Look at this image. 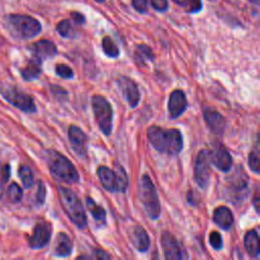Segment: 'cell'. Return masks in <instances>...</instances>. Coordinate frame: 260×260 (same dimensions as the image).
Wrapping results in <instances>:
<instances>
[{"label":"cell","instance_id":"1","mask_svg":"<svg viewBox=\"0 0 260 260\" xmlns=\"http://www.w3.org/2000/svg\"><path fill=\"white\" fill-rule=\"evenodd\" d=\"M147 137L154 149L169 155L179 154L183 149V136L179 129H162L158 126H150Z\"/></svg>","mask_w":260,"mask_h":260},{"label":"cell","instance_id":"2","mask_svg":"<svg viewBox=\"0 0 260 260\" xmlns=\"http://www.w3.org/2000/svg\"><path fill=\"white\" fill-rule=\"evenodd\" d=\"M47 161L51 174L58 180L67 184L78 182L79 174L72 162L60 152L50 149L47 151Z\"/></svg>","mask_w":260,"mask_h":260},{"label":"cell","instance_id":"3","mask_svg":"<svg viewBox=\"0 0 260 260\" xmlns=\"http://www.w3.org/2000/svg\"><path fill=\"white\" fill-rule=\"evenodd\" d=\"M59 198L66 214L70 220L79 229H84L87 225V217L84 207L77 195L68 188H58Z\"/></svg>","mask_w":260,"mask_h":260},{"label":"cell","instance_id":"4","mask_svg":"<svg viewBox=\"0 0 260 260\" xmlns=\"http://www.w3.org/2000/svg\"><path fill=\"white\" fill-rule=\"evenodd\" d=\"M6 27L11 36L18 39H31L41 32V23L25 14H10L6 17Z\"/></svg>","mask_w":260,"mask_h":260},{"label":"cell","instance_id":"5","mask_svg":"<svg viewBox=\"0 0 260 260\" xmlns=\"http://www.w3.org/2000/svg\"><path fill=\"white\" fill-rule=\"evenodd\" d=\"M98 177L103 188L109 192L124 193L129 185V180L126 171L119 164H115V170L100 166L98 168Z\"/></svg>","mask_w":260,"mask_h":260},{"label":"cell","instance_id":"6","mask_svg":"<svg viewBox=\"0 0 260 260\" xmlns=\"http://www.w3.org/2000/svg\"><path fill=\"white\" fill-rule=\"evenodd\" d=\"M139 197L146 214L151 219H157L161 212L156 189L147 174H144L140 181Z\"/></svg>","mask_w":260,"mask_h":260},{"label":"cell","instance_id":"7","mask_svg":"<svg viewBox=\"0 0 260 260\" xmlns=\"http://www.w3.org/2000/svg\"><path fill=\"white\" fill-rule=\"evenodd\" d=\"M92 110L100 130L103 134L110 135L113 129V108L110 102L102 95H94Z\"/></svg>","mask_w":260,"mask_h":260},{"label":"cell","instance_id":"8","mask_svg":"<svg viewBox=\"0 0 260 260\" xmlns=\"http://www.w3.org/2000/svg\"><path fill=\"white\" fill-rule=\"evenodd\" d=\"M0 93L9 104L21 110L22 112L32 114L37 111L34 99L13 86L4 85L0 88Z\"/></svg>","mask_w":260,"mask_h":260},{"label":"cell","instance_id":"9","mask_svg":"<svg viewBox=\"0 0 260 260\" xmlns=\"http://www.w3.org/2000/svg\"><path fill=\"white\" fill-rule=\"evenodd\" d=\"M210 165V150L201 149L196 156L194 167V179L201 189H206L209 184Z\"/></svg>","mask_w":260,"mask_h":260},{"label":"cell","instance_id":"10","mask_svg":"<svg viewBox=\"0 0 260 260\" xmlns=\"http://www.w3.org/2000/svg\"><path fill=\"white\" fill-rule=\"evenodd\" d=\"M68 138L72 149L79 157H85L87 154V136L78 126L71 125L68 129Z\"/></svg>","mask_w":260,"mask_h":260},{"label":"cell","instance_id":"11","mask_svg":"<svg viewBox=\"0 0 260 260\" xmlns=\"http://www.w3.org/2000/svg\"><path fill=\"white\" fill-rule=\"evenodd\" d=\"M52 226L47 221H41L34 228L32 235L29 238V246L32 249H41L45 247L51 239Z\"/></svg>","mask_w":260,"mask_h":260},{"label":"cell","instance_id":"12","mask_svg":"<svg viewBox=\"0 0 260 260\" xmlns=\"http://www.w3.org/2000/svg\"><path fill=\"white\" fill-rule=\"evenodd\" d=\"M161 248L164 250L166 259L179 260V259L186 258V255H184V251L182 250L178 240L170 232H167V231L162 232Z\"/></svg>","mask_w":260,"mask_h":260},{"label":"cell","instance_id":"13","mask_svg":"<svg viewBox=\"0 0 260 260\" xmlns=\"http://www.w3.org/2000/svg\"><path fill=\"white\" fill-rule=\"evenodd\" d=\"M187 99L181 89H175L171 92L168 101V111L171 119H177L187 109Z\"/></svg>","mask_w":260,"mask_h":260},{"label":"cell","instance_id":"14","mask_svg":"<svg viewBox=\"0 0 260 260\" xmlns=\"http://www.w3.org/2000/svg\"><path fill=\"white\" fill-rule=\"evenodd\" d=\"M211 164L221 172H229L232 167V156L222 144H217L210 151Z\"/></svg>","mask_w":260,"mask_h":260},{"label":"cell","instance_id":"15","mask_svg":"<svg viewBox=\"0 0 260 260\" xmlns=\"http://www.w3.org/2000/svg\"><path fill=\"white\" fill-rule=\"evenodd\" d=\"M203 117L206 125L214 134L220 135L224 132L226 121L219 112L211 108H205L203 111Z\"/></svg>","mask_w":260,"mask_h":260},{"label":"cell","instance_id":"16","mask_svg":"<svg viewBox=\"0 0 260 260\" xmlns=\"http://www.w3.org/2000/svg\"><path fill=\"white\" fill-rule=\"evenodd\" d=\"M124 98L127 100L130 107L134 108L137 106L140 100V93L137 84L127 76H121L118 80Z\"/></svg>","mask_w":260,"mask_h":260},{"label":"cell","instance_id":"17","mask_svg":"<svg viewBox=\"0 0 260 260\" xmlns=\"http://www.w3.org/2000/svg\"><path fill=\"white\" fill-rule=\"evenodd\" d=\"M30 51L34 55V58L39 61H43L49 58H53L57 55V47L52 41L49 40H40L34 43L30 47Z\"/></svg>","mask_w":260,"mask_h":260},{"label":"cell","instance_id":"18","mask_svg":"<svg viewBox=\"0 0 260 260\" xmlns=\"http://www.w3.org/2000/svg\"><path fill=\"white\" fill-rule=\"evenodd\" d=\"M130 240L139 252H146L150 246V239L147 232L141 225H135L130 232Z\"/></svg>","mask_w":260,"mask_h":260},{"label":"cell","instance_id":"19","mask_svg":"<svg viewBox=\"0 0 260 260\" xmlns=\"http://www.w3.org/2000/svg\"><path fill=\"white\" fill-rule=\"evenodd\" d=\"M213 221L223 230H229L234 223L232 211L226 206H218L213 212Z\"/></svg>","mask_w":260,"mask_h":260},{"label":"cell","instance_id":"20","mask_svg":"<svg viewBox=\"0 0 260 260\" xmlns=\"http://www.w3.org/2000/svg\"><path fill=\"white\" fill-rule=\"evenodd\" d=\"M72 252V243L70 238L64 234L60 233L57 236L54 247V255L57 257H67Z\"/></svg>","mask_w":260,"mask_h":260},{"label":"cell","instance_id":"21","mask_svg":"<svg viewBox=\"0 0 260 260\" xmlns=\"http://www.w3.org/2000/svg\"><path fill=\"white\" fill-rule=\"evenodd\" d=\"M244 244L248 254L251 257L257 258L259 256V237L256 230H250L246 233Z\"/></svg>","mask_w":260,"mask_h":260},{"label":"cell","instance_id":"22","mask_svg":"<svg viewBox=\"0 0 260 260\" xmlns=\"http://www.w3.org/2000/svg\"><path fill=\"white\" fill-rule=\"evenodd\" d=\"M42 62L39 61L38 59L34 58L28 62V64L21 70V76L24 80L26 81H31L41 75L42 68H41Z\"/></svg>","mask_w":260,"mask_h":260},{"label":"cell","instance_id":"23","mask_svg":"<svg viewBox=\"0 0 260 260\" xmlns=\"http://www.w3.org/2000/svg\"><path fill=\"white\" fill-rule=\"evenodd\" d=\"M230 187L234 191H243L248 184V177L243 170L235 172L230 178Z\"/></svg>","mask_w":260,"mask_h":260},{"label":"cell","instance_id":"24","mask_svg":"<svg viewBox=\"0 0 260 260\" xmlns=\"http://www.w3.org/2000/svg\"><path fill=\"white\" fill-rule=\"evenodd\" d=\"M134 58H135V61L137 64L142 65V64L146 63L147 61H153L154 55L148 46H146L144 44H140L135 49Z\"/></svg>","mask_w":260,"mask_h":260},{"label":"cell","instance_id":"25","mask_svg":"<svg viewBox=\"0 0 260 260\" xmlns=\"http://www.w3.org/2000/svg\"><path fill=\"white\" fill-rule=\"evenodd\" d=\"M85 201H86V206L89 209L93 218L98 221H105V219H106V210L101 205H99L91 197L87 196L85 198Z\"/></svg>","mask_w":260,"mask_h":260},{"label":"cell","instance_id":"26","mask_svg":"<svg viewBox=\"0 0 260 260\" xmlns=\"http://www.w3.org/2000/svg\"><path fill=\"white\" fill-rule=\"evenodd\" d=\"M102 48L106 56L110 58H117L120 55V51L118 46L115 44L112 38L110 37H104L102 41Z\"/></svg>","mask_w":260,"mask_h":260},{"label":"cell","instance_id":"27","mask_svg":"<svg viewBox=\"0 0 260 260\" xmlns=\"http://www.w3.org/2000/svg\"><path fill=\"white\" fill-rule=\"evenodd\" d=\"M18 174H19V177H20L23 187L26 189L30 188L34 184V174H32L31 169L26 165H21L19 168Z\"/></svg>","mask_w":260,"mask_h":260},{"label":"cell","instance_id":"28","mask_svg":"<svg viewBox=\"0 0 260 260\" xmlns=\"http://www.w3.org/2000/svg\"><path fill=\"white\" fill-rule=\"evenodd\" d=\"M175 3L184 6L188 13H197L202 9L201 0H173Z\"/></svg>","mask_w":260,"mask_h":260},{"label":"cell","instance_id":"29","mask_svg":"<svg viewBox=\"0 0 260 260\" xmlns=\"http://www.w3.org/2000/svg\"><path fill=\"white\" fill-rule=\"evenodd\" d=\"M56 29L59 32V35H61L63 38H73V37H75V30H74L70 20H68V19H64V20L60 21L57 24Z\"/></svg>","mask_w":260,"mask_h":260},{"label":"cell","instance_id":"30","mask_svg":"<svg viewBox=\"0 0 260 260\" xmlns=\"http://www.w3.org/2000/svg\"><path fill=\"white\" fill-rule=\"evenodd\" d=\"M7 196L8 199L12 202V203H17L21 200L22 198V190L21 188L16 184V183H12L7 190Z\"/></svg>","mask_w":260,"mask_h":260},{"label":"cell","instance_id":"31","mask_svg":"<svg viewBox=\"0 0 260 260\" xmlns=\"http://www.w3.org/2000/svg\"><path fill=\"white\" fill-rule=\"evenodd\" d=\"M248 164L250 169L258 174L260 171V159H259V150H258V146L255 147L254 150H252L249 154V158H248Z\"/></svg>","mask_w":260,"mask_h":260},{"label":"cell","instance_id":"32","mask_svg":"<svg viewBox=\"0 0 260 260\" xmlns=\"http://www.w3.org/2000/svg\"><path fill=\"white\" fill-rule=\"evenodd\" d=\"M10 175V167L7 164H1L0 162V198L3 195L4 185L6 184L8 178Z\"/></svg>","mask_w":260,"mask_h":260},{"label":"cell","instance_id":"33","mask_svg":"<svg viewBox=\"0 0 260 260\" xmlns=\"http://www.w3.org/2000/svg\"><path fill=\"white\" fill-rule=\"evenodd\" d=\"M55 71L58 76L64 79H71L73 78V75H74L72 69L65 64H58L55 68Z\"/></svg>","mask_w":260,"mask_h":260},{"label":"cell","instance_id":"34","mask_svg":"<svg viewBox=\"0 0 260 260\" xmlns=\"http://www.w3.org/2000/svg\"><path fill=\"white\" fill-rule=\"evenodd\" d=\"M209 243L210 246L214 250H221L222 248V238L221 235L217 231H212L209 235Z\"/></svg>","mask_w":260,"mask_h":260},{"label":"cell","instance_id":"35","mask_svg":"<svg viewBox=\"0 0 260 260\" xmlns=\"http://www.w3.org/2000/svg\"><path fill=\"white\" fill-rule=\"evenodd\" d=\"M37 202L38 204L42 205L45 201V198H46V187L45 185L43 184V182L39 181L38 182V191H37Z\"/></svg>","mask_w":260,"mask_h":260},{"label":"cell","instance_id":"36","mask_svg":"<svg viewBox=\"0 0 260 260\" xmlns=\"http://www.w3.org/2000/svg\"><path fill=\"white\" fill-rule=\"evenodd\" d=\"M132 6L139 13H145L147 11V0H132Z\"/></svg>","mask_w":260,"mask_h":260},{"label":"cell","instance_id":"37","mask_svg":"<svg viewBox=\"0 0 260 260\" xmlns=\"http://www.w3.org/2000/svg\"><path fill=\"white\" fill-rule=\"evenodd\" d=\"M152 7L159 11L165 12L168 9V0H150Z\"/></svg>","mask_w":260,"mask_h":260},{"label":"cell","instance_id":"38","mask_svg":"<svg viewBox=\"0 0 260 260\" xmlns=\"http://www.w3.org/2000/svg\"><path fill=\"white\" fill-rule=\"evenodd\" d=\"M70 15H71V18H72L74 23H76V24H84L85 23V17L80 12L72 11L70 13Z\"/></svg>","mask_w":260,"mask_h":260},{"label":"cell","instance_id":"39","mask_svg":"<svg viewBox=\"0 0 260 260\" xmlns=\"http://www.w3.org/2000/svg\"><path fill=\"white\" fill-rule=\"evenodd\" d=\"M93 258L95 259H109L110 258V255H108L106 252L102 251V250H94L93 252Z\"/></svg>","mask_w":260,"mask_h":260},{"label":"cell","instance_id":"40","mask_svg":"<svg viewBox=\"0 0 260 260\" xmlns=\"http://www.w3.org/2000/svg\"><path fill=\"white\" fill-rule=\"evenodd\" d=\"M259 204H260V201H259V194H258V191L256 192L255 194V197H254V207L256 209V211L259 213Z\"/></svg>","mask_w":260,"mask_h":260},{"label":"cell","instance_id":"41","mask_svg":"<svg viewBox=\"0 0 260 260\" xmlns=\"http://www.w3.org/2000/svg\"><path fill=\"white\" fill-rule=\"evenodd\" d=\"M252 4H255V5H259L260 3V0H249Z\"/></svg>","mask_w":260,"mask_h":260},{"label":"cell","instance_id":"42","mask_svg":"<svg viewBox=\"0 0 260 260\" xmlns=\"http://www.w3.org/2000/svg\"><path fill=\"white\" fill-rule=\"evenodd\" d=\"M94 1H96V2H99V3H102V2H104L105 0H94Z\"/></svg>","mask_w":260,"mask_h":260}]
</instances>
